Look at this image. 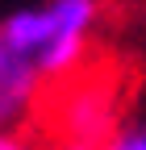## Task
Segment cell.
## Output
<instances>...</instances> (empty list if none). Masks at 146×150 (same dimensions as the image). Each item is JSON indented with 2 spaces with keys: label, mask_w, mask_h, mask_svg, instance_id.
I'll list each match as a JSON object with an SVG mask.
<instances>
[{
  "label": "cell",
  "mask_w": 146,
  "mask_h": 150,
  "mask_svg": "<svg viewBox=\"0 0 146 150\" xmlns=\"http://www.w3.org/2000/svg\"><path fill=\"white\" fill-rule=\"evenodd\" d=\"M104 0H33L0 17V38L38 71L46 92L92 67Z\"/></svg>",
  "instance_id": "6da1fadb"
},
{
  "label": "cell",
  "mask_w": 146,
  "mask_h": 150,
  "mask_svg": "<svg viewBox=\"0 0 146 150\" xmlns=\"http://www.w3.org/2000/svg\"><path fill=\"white\" fill-rule=\"evenodd\" d=\"M130 117L121 104V79L117 75H104L96 67H84L79 75L54 83L42 100L38 125L33 134L38 138H75V142H100L113 134V129Z\"/></svg>",
  "instance_id": "7a4b0ae2"
},
{
  "label": "cell",
  "mask_w": 146,
  "mask_h": 150,
  "mask_svg": "<svg viewBox=\"0 0 146 150\" xmlns=\"http://www.w3.org/2000/svg\"><path fill=\"white\" fill-rule=\"evenodd\" d=\"M42 100L46 83L38 79V71L0 38V129H33Z\"/></svg>",
  "instance_id": "3957f363"
},
{
  "label": "cell",
  "mask_w": 146,
  "mask_h": 150,
  "mask_svg": "<svg viewBox=\"0 0 146 150\" xmlns=\"http://www.w3.org/2000/svg\"><path fill=\"white\" fill-rule=\"evenodd\" d=\"M104 150H146V117H125L104 138Z\"/></svg>",
  "instance_id": "277c9868"
},
{
  "label": "cell",
  "mask_w": 146,
  "mask_h": 150,
  "mask_svg": "<svg viewBox=\"0 0 146 150\" xmlns=\"http://www.w3.org/2000/svg\"><path fill=\"white\" fill-rule=\"evenodd\" d=\"M0 150H38L33 129H0Z\"/></svg>",
  "instance_id": "5b68a950"
},
{
  "label": "cell",
  "mask_w": 146,
  "mask_h": 150,
  "mask_svg": "<svg viewBox=\"0 0 146 150\" xmlns=\"http://www.w3.org/2000/svg\"><path fill=\"white\" fill-rule=\"evenodd\" d=\"M38 150H104L100 142H75V138H38Z\"/></svg>",
  "instance_id": "8992f818"
}]
</instances>
